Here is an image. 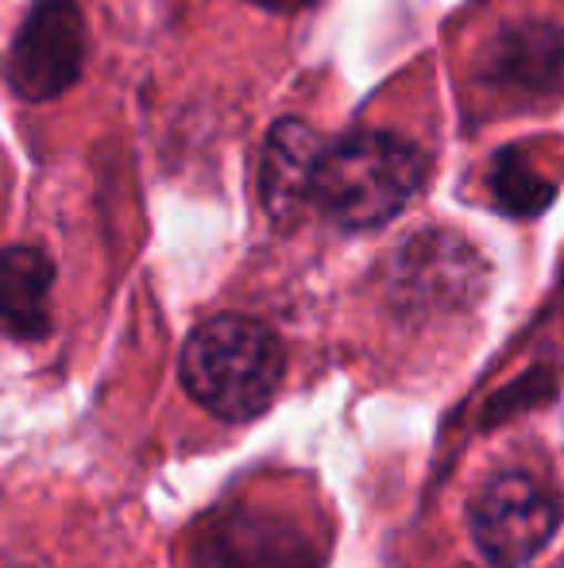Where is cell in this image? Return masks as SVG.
Listing matches in <instances>:
<instances>
[{
    "instance_id": "ba28073f",
    "label": "cell",
    "mask_w": 564,
    "mask_h": 568,
    "mask_svg": "<svg viewBox=\"0 0 564 568\" xmlns=\"http://www.w3.org/2000/svg\"><path fill=\"white\" fill-rule=\"evenodd\" d=\"M564 74V36L550 23H522L499 36L488 54V85L506 101H534L557 93Z\"/></svg>"
},
{
    "instance_id": "5b68a950",
    "label": "cell",
    "mask_w": 564,
    "mask_h": 568,
    "mask_svg": "<svg viewBox=\"0 0 564 568\" xmlns=\"http://www.w3.org/2000/svg\"><path fill=\"white\" fill-rule=\"evenodd\" d=\"M82 62L85 23L74 0H35L8 54L12 90L28 101H51L78 82Z\"/></svg>"
},
{
    "instance_id": "52a82bcc",
    "label": "cell",
    "mask_w": 564,
    "mask_h": 568,
    "mask_svg": "<svg viewBox=\"0 0 564 568\" xmlns=\"http://www.w3.org/2000/svg\"><path fill=\"white\" fill-rule=\"evenodd\" d=\"M321 159V135L301 120H279L267 132L264 163H259V194H264V210L275 225H294L314 205Z\"/></svg>"
},
{
    "instance_id": "9c48e42d",
    "label": "cell",
    "mask_w": 564,
    "mask_h": 568,
    "mask_svg": "<svg viewBox=\"0 0 564 568\" xmlns=\"http://www.w3.org/2000/svg\"><path fill=\"white\" fill-rule=\"evenodd\" d=\"M51 286L54 267L35 247L0 252V325L12 337L39 341L51 333Z\"/></svg>"
},
{
    "instance_id": "3957f363",
    "label": "cell",
    "mask_w": 564,
    "mask_h": 568,
    "mask_svg": "<svg viewBox=\"0 0 564 568\" xmlns=\"http://www.w3.org/2000/svg\"><path fill=\"white\" fill-rule=\"evenodd\" d=\"M197 568H325V538L290 510L240 503L205 526Z\"/></svg>"
},
{
    "instance_id": "6da1fadb",
    "label": "cell",
    "mask_w": 564,
    "mask_h": 568,
    "mask_svg": "<svg viewBox=\"0 0 564 568\" xmlns=\"http://www.w3.org/2000/svg\"><path fill=\"white\" fill-rule=\"evenodd\" d=\"M425 182V155L394 132H352L325 148L314 205L340 229H379Z\"/></svg>"
},
{
    "instance_id": "8992f818",
    "label": "cell",
    "mask_w": 564,
    "mask_h": 568,
    "mask_svg": "<svg viewBox=\"0 0 564 568\" xmlns=\"http://www.w3.org/2000/svg\"><path fill=\"white\" fill-rule=\"evenodd\" d=\"M483 291V263L460 236L425 232L414 236L391 271V294L402 310L414 314H444L464 310Z\"/></svg>"
},
{
    "instance_id": "7c38bea8",
    "label": "cell",
    "mask_w": 564,
    "mask_h": 568,
    "mask_svg": "<svg viewBox=\"0 0 564 568\" xmlns=\"http://www.w3.org/2000/svg\"><path fill=\"white\" fill-rule=\"evenodd\" d=\"M0 568H28V565H8V561H0Z\"/></svg>"
},
{
    "instance_id": "277c9868",
    "label": "cell",
    "mask_w": 564,
    "mask_h": 568,
    "mask_svg": "<svg viewBox=\"0 0 564 568\" xmlns=\"http://www.w3.org/2000/svg\"><path fill=\"white\" fill-rule=\"evenodd\" d=\"M561 523L557 491L537 471L511 468L491 476L472 503V534L480 554L499 568H522Z\"/></svg>"
},
{
    "instance_id": "30bf717a",
    "label": "cell",
    "mask_w": 564,
    "mask_h": 568,
    "mask_svg": "<svg viewBox=\"0 0 564 568\" xmlns=\"http://www.w3.org/2000/svg\"><path fill=\"white\" fill-rule=\"evenodd\" d=\"M491 190H495L499 205L506 213H519V217H530V213H542L545 205L557 194V182L542 171V166L530 159L526 148H511L495 159V171H491Z\"/></svg>"
},
{
    "instance_id": "7a4b0ae2",
    "label": "cell",
    "mask_w": 564,
    "mask_h": 568,
    "mask_svg": "<svg viewBox=\"0 0 564 568\" xmlns=\"http://www.w3.org/2000/svg\"><path fill=\"white\" fill-rule=\"evenodd\" d=\"M182 387L225 422H248L267 410L283 379V344L252 317H213L182 348Z\"/></svg>"
},
{
    "instance_id": "8fae6325",
    "label": "cell",
    "mask_w": 564,
    "mask_h": 568,
    "mask_svg": "<svg viewBox=\"0 0 564 568\" xmlns=\"http://www.w3.org/2000/svg\"><path fill=\"white\" fill-rule=\"evenodd\" d=\"M252 4H259V8H271V12H294V8L309 4V0H252Z\"/></svg>"
}]
</instances>
